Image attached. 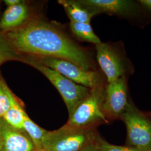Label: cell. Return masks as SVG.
<instances>
[{"label":"cell","mask_w":151,"mask_h":151,"mask_svg":"<svg viewBox=\"0 0 151 151\" xmlns=\"http://www.w3.org/2000/svg\"><path fill=\"white\" fill-rule=\"evenodd\" d=\"M5 35L17 52L35 57L66 60L84 70L91 68V61L86 52L63 32L44 20H30Z\"/></svg>","instance_id":"1"},{"label":"cell","mask_w":151,"mask_h":151,"mask_svg":"<svg viewBox=\"0 0 151 151\" xmlns=\"http://www.w3.org/2000/svg\"><path fill=\"white\" fill-rule=\"evenodd\" d=\"M97 135L93 127L73 128L65 124L59 129L47 132L42 151H80L94 142Z\"/></svg>","instance_id":"2"},{"label":"cell","mask_w":151,"mask_h":151,"mask_svg":"<svg viewBox=\"0 0 151 151\" xmlns=\"http://www.w3.org/2000/svg\"><path fill=\"white\" fill-rule=\"evenodd\" d=\"M25 60L43 74L57 89L65 101L69 116L90 93L91 89L71 81L56 70L40 63L34 57Z\"/></svg>","instance_id":"3"},{"label":"cell","mask_w":151,"mask_h":151,"mask_svg":"<svg viewBox=\"0 0 151 151\" xmlns=\"http://www.w3.org/2000/svg\"><path fill=\"white\" fill-rule=\"evenodd\" d=\"M103 93L99 87L91 90L89 95L69 116L66 125L73 128L93 127L98 123H108L103 110Z\"/></svg>","instance_id":"4"},{"label":"cell","mask_w":151,"mask_h":151,"mask_svg":"<svg viewBox=\"0 0 151 151\" xmlns=\"http://www.w3.org/2000/svg\"><path fill=\"white\" fill-rule=\"evenodd\" d=\"M127 132V143L141 151H151V119L132 104L122 115Z\"/></svg>","instance_id":"5"},{"label":"cell","mask_w":151,"mask_h":151,"mask_svg":"<svg viewBox=\"0 0 151 151\" xmlns=\"http://www.w3.org/2000/svg\"><path fill=\"white\" fill-rule=\"evenodd\" d=\"M40 63L56 70L76 83L92 89L99 87L100 78L97 72L84 70L66 60L52 57H35Z\"/></svg>","instance_id":"6"},{"label":"cell","mask_w":151,"mask_h":151,"mask_svg":"<svg viewBox=\"0 0 151 151\" xmlns=\"http://www.w3.org/2000/svg\"><path fill=\"white\" fill-rule=\"evenodd\" d=\"M129 104L125 76L108 83L103 94V110L106 117L120 119Z\"/></svg>","instance_id":"7"},{"label":"cell","mask_w":151,"mask_h":151,"mask_svg":"<svg viewBox=\"0 0 151 151\" xmlns=\"http://www.w3.org/2000/svg\"><path fill=\"white\" fill-rule=\"evenodd\" d=\"M96 49L98 63L108 83L124 76L126 68L124 62L111 45L101 42L96 45Z\"/></svg>","instance_id":"8"},{"label":"cell","mask_w":151,"mask_h":151,"mask_svg":"<svg viewBox=\"0 0 151 151\" xmlns=\"http://www.w3.org/2000/svg\"><path fill=\"white\" fill-rule=\"evenodd\" d=\"M82 5L95 15L106 13L123 17L136 15L138 7L135 2L130 0H80Z\"/></svg>","instance_id":"9"},{"label":"cell","mask_w":151,"mask_h":151,"mask_svg":"<svg viewBox=\"0 0 151 151\" xmlns=\"http://www.w3.org/2000/svg\"><path fill=\"white\" fill-rule=\"evenodd\" d=\"M0 151H37L24 130H17L0 119Z\"/></svg>","instance_id":"10"},{"label":"cell","mask_w":151,"mask_h":151,"mask_svg":"<svg viewBox=\"0 0 151 151\" xmlns=\"http://www.w3.org/2000/svg\"><path fill=\"white\" fill-rule=\"evenodd\" d=\"M29 10L24 2L8 7L0 20V30L8 32L24 25L27 22Z\"/></svg>","instance_id":"11"},{"label":"cell","mask_w":151,"mask_h":151,"mask_svg":"<svg viewBox=\"0 0 151 151\" xmlns=\"http://www.w3.org/2000/svg\"><path fill=\"white\" fill-rule=\"evenodd\" d=\"M10 106L2 119L10 127L17 130H24V117L26 112L12 94L10 90H7Z\"/></svg>","instance_id":"12"},{"label":"cell","mask_w":151,"mask_h":151,"mask_svg":"<svg viewBox=\"0 0 151 151\" xmlns=\"http://www.w3.org/2000/svg\"><path fill=\"white\" fill-rule=\"evenodd\" d=\"M58 2L63 6L70 22L90 23L92 17L95 15L78 1L60 0Z\"/></svg>","instance_id":"13"},{"label":"cell","mask_w":151,"mask_h":151,"mask_svg":"<svg viewBox=\"0 0 151 151\" xmlns=\"http://www.w3.org/2000/svg\"><path fill=\"white\" fill-rule=\"evenodd\" d=\"M24 130L32 140L37 151H42L44 138L48 130L41 128L34 123L27 113L25 114L24 117Z\"/></svg>","instance_id":"14"},{"label":"cell","mask_w":151,"mask_h":151,"mask_svg":"<svg viewBox=\"0 0 151 151\" xmlns=\"http://www.w3.org/2000/svg\"><path fill=\"white\" fill-rule=\"evenodd\" d=\"M70 30L78 39L95 45L100 43V39L94 32L90 23L70 22Z\"/></svg>","instance_id":"15"},{"label":"cell","mask_w":151,"mask_h":151,"mask_svg":"<svg viewBox=\"0 0 151 151\" xmlns=\"http://www.w3.org/2000/svg\"><path fill=\"white\" fill-rule=\"evenodd\" d=\"M19 56L6 35L0 34V65L9 60H17Z\"/></svg>","instance_id":"16"},{"label":"cell","mask_w":151,"mask_h":151,"mask_svg":"<svg viewBox=\"0 0 151 151\" xmlns=\"http://www.w3.org/2000/svg\"><path fill=\"white\" fill-rule=\"evenodd\" d=\"M95 143L99 151H141L130 146H116L110 144L99 135Z\"/></svg>","instance_id":"17"},{"label":"cell","mask_w":151,"mask_h":151,"mask_svg":"<svg viewBox=\"0 0 151 151\" xmlns=\"http://www.w3.org/2000/svg\"><path fill=\"white\" fill-rule=\"evenodd\" d=\"M8 88L5 82L0 79V119L3 118L10 106Z\"/></svg>","instance_id":"18"},{"label":"cell","mask_w":151,"mask_h":151,"mask_svg":"<svg viewBox=\"0 0 151 151\" xmlns=\"http://www.w3.org/2000/svg\"><path fill=\"white\" fill-rule=\"evenodd\" d=\"M96 140V139H95ZM80 151H99L95 142L84 147Z\"/></svg>","instance_id":"19"},{"label":"cell","mask_w":151,"mask_h":151,"mask_svg":"<svg viewBox=\"0 0 151 151\" xmlns=\"http://www.w3.org/2000/svg\"><path fill=\"white\" fill-rule=\"evenodd\" d=\"M4 2L6 5L8 7H11V6L19 5L22 2H23L24 1H22L20 0H5L4 1Z\"/></svg>","instance_id":"20"},{"label":"cell","mask_w":151,"mask_h":151,"mask_svg":"<svg viewBox=\"0 0 151 151\" xmlns=\"http://www.w3.org/2000/svg\"><path fill=\"white\" fill-rule=\"evenodd\" d=\"M138 2L147 10L151 11V0H140Z\"/></svg>","instance_id":"21"},{"label":"cell","mask_w":151,"mask_h":151,"mask_svg":"<svg viewBox=\"0 0 151 151\" xmlns=\"http://www.w3.org/2000/svg\"></svg>","instance_id":"22"},{"label":"cell","mask_w":151,"mask_h":151,"mask_svg":"<svg viewBox=\"0 0 151 151\" xmlns=\"http://www.w3.org/2000/svg\"></svg>","instance_id":"23"}]
</instances>
